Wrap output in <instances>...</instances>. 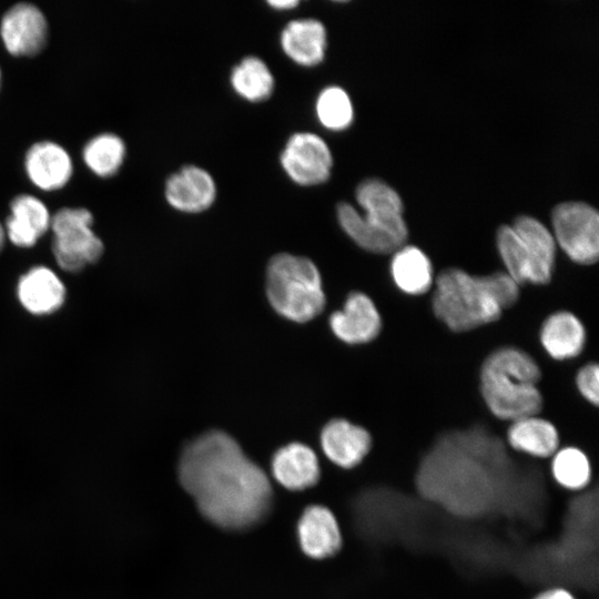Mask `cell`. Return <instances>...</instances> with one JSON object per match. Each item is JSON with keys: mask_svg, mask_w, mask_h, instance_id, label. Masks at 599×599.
Returning a JSON list of instances; mask_svg holds the SVG:
<instances>
[{"mask_svg": "<svg viewBox=\"0 0 599 599\" xmlns=\"http://www.w3.org/2000/svg\"><path fill=\"white\" fill-rule=\"evenodd\" d=\"M92 224L93 216L84 207H62L51 215L52 251L64 271L79 272L101 257L103 243Z\"/></svg>", "mask_w": 599, "mask_h": 599, "instance_id": "cell-8", "label": "cell"}, {"mask_svg": "<svg viewBox=\"0 0 599 599\" xmlns=\"http://www.w3.org/2000/svg\"><path fill=\"white\" fill-rule=\"evenodd\" d=\"M390 273L396 286L409 295L426 293L434 282L429 258L412 245L396 251L390 262Z\"/></svg>", "mask_w": 599, "mask_h": 599, "instance_id": "cell-23", "label": "cell"}, {"mask_svg": "<svg viewBox=\"0 0 599 599\" xmlns=\"http://www.w3.org/2000/svg\"><path fill=\"white\" fill-rule=\"evenodd\" d=\"M82 155L84 163L93 173L109 177L120 170L125 156V145L114 133H100L85 143Z\"/></svg>", "mask_w": 599, "mask_h": 599, "instance_id": "cell-26", "label": "cell"}, {"mask_svg": "<svg viewBox=\"0 0 599 599\" xmlns=\"http://www.w3.org/2000/svg\"><path fill=\"white\" fill-rule=\"evenodd\" d=\"M333 333L347 344H363L377 337L382 319L373 301L361 292L351 293L343 309L329 317Z\"/></svg>", "mask_w": 599, "mask_h": 599, "instance_id": "cell-12", "label": "cell"}, {"mask_svg": "<svg viewBox=\"0 0 599 599\" xmlns=\"http://www.w3.org/2000/svg\"><path fill=\"white\" fill-rule=\"evenodd\" d=\"M540 368L526 352L502 347L493 352L480 369V393L499 419L515 422L536 416L542 407L538 388Z\"/></svg>", "mask_w": 599, "mask_h": 599, "instance_id": "cell-4", "label": "cell"}, {"mask_svg": "<svg viewBox=\"0 0 599 599\" xmlns=\"http://www.w3.org/2000/svg\"><path fill=\"white\" fill-rule=\"evenodd\" d=\"M266 294L283 317L304 323L317 316L325 305L321 274L315 264L288 253L274 255L266 272Z\"/></svg>", "mask_w": 599, "mask_h": 599, "instance_id": "cell-6", "label": "cell"}, {"mask_svg": "<svg viewBox=\"0 0 599 599\" xmlns=\"http://www.w3.org/2000/svg\"><path fill=\"white\" fill-rule=\"evenodd\" d=\"M585 328L570 312H557L547 317L540 329V342L555 359L577 356L583 348Z\"/></svg>", "mask_w": 599, "mask_h": 599, "instance_id": "cell-22", "label": "cell"}, {"mask_svg": "<svg viewBox=\"0 0 599 599\" xmlns=\"http://www.w3.org/2000/svg\"><path fill=\"white\" fill-rule=\"evenodd\" d=\"M51 214L45 204L31 194H19L10 203L6 236L19 247H30L50 229Z\"/></svg>", "mask_w": 599, "mask_h": 599, "instance_id": "cell-18", "label": "cell"}, {"mask_svg": "<svg viewBox=\"0 0 599 599\" xmlns=\"http://www.w3.org/2000/svg\"><path fill=\"white\" fill-rule=\"evenodd\" d=\"M179 479L201 514L224 529L250 528L271 509L266 474L220 430L207 432L184 447Z\"/></svg>", "mask_w": 599, "mask_h": 599, "instance_id": "cell-2", "label": "cell"}, {"mask_svg": "<svg viewBox=\"0 0 599 599\" xmlns=\"http://www.w3.org/2000/svg\"><path fill=\"white\" fill-rule=\"evenodd\" d=\"M506 444L483 427L441 434L419 460L418 493L468 519L536 506L554 486L549 465L515 459Z\"/></svg>", "mask_w": 599, "mask_h": 599, "instance_id": "cell-1", "label": "cell"}, {"mask_svg": "<svg viewBox=\"0 0 599 599\" xmlns=\"http://www.w3.org/2000/svg\"><path fill=\"white\" fill-rule=\"evenodd\" d=\"M552 225L555 241L572 261L585 265L597 262L599 216L593 207L582 202L561 203L554 210Z\"/></svg>", "mask_w": 599, "mask_h": 599, "instance_id": "cell-9", "label": "cell"}, {"mask_svg": "<svg viewBox=\"0 0 599 599\" xmlns=\"http://www.w3.org/2000/svg\"><path fill=\"white\" fill-rule=\"evenodd\" d=\"M18 296L30 313L43 315L57 311L63 304L65 290L51 270L37 266L20 278Z\"/></svg>", "mask_w": 599, "mask_h": 599, "instance_id": "cell-21", "label": "cell"}, {"mask_svg": "<svg viewBox=\"0 0 599 599\" xmlns=\"http://www.w3.org/2000/svg\"><path fill=\"white\" fill-rule=\"evenodd\" d=\"M519 297V285L506 273L476 276L444 270L435 281L433 311L454 332H466L498 319Z\"/></svg>", "mask_w": 599, "mask_h": 599, "instance_id": "cell-3", "label": "cell"}, {"mask_svg": "<svg viewBox=\"0 0 599 599\" xmlns=\"http://www.w3.org/2000/svg\"><path fill=\"white\" fill-rule=\"evenodd\" d=\"M272 474L276 481L286 489L303 490L318 481V459L308 446L292 443L274 454Z\"/></svg>", "mask_w": 599, "mask_h": 599, "instance_id": "cell-19", "label": "cell"}, {"mask_svg": "<svg viewBox=\"0 0 599 599\" xmlns=\"http://www.w3.org/2000/svg\"><path fill=\"white\" fill-rule=\"evenodd\" d=\"M532 599H577L571 591L564 587H552L537 593Z\"/></svg>", "mask_w": 599, "mask_h": 599, "instance_id": "cell-29", "label": "cell"}, {"mask_svg": "<svg viewBox=\"0 0 599 599\" xmlns=\"http://www.w3.org/2000/svg\"><path fill=\"white\" fill-rule=\"evenodd\" d=\"M554 481L565 490L578 493L596 481V469L589 456L577 446L559 448L549 461Z\"/></svg>", "mask_w": 599, "mask_h": 599, "instance_id": "cell-24", "label": "cell"}, {"mask_svg": "<svg viewBox=\"0 0 599 599\" xmlns=\"http://www.w3.org/2000/svg\"><path fill=\"white\" fill-rule=\"evenodd\" d=\"M315 109L322 125L329 130L339 131L352 123V101L339 87L331 85L323 89L317 97Z\"/></svg>", "mask_w": 599, "mask_h": 599, "instance_id": "cell-27", "label": "cell"}, {"mask_svg": "<svg viewBox=\"0 0 599 599\" xmlns=\"http://www.w3.org/2000/svg\"><path fill=\"white\" fill-rule=\"evenodd\" d=\"M497 247L506 273L518 284H546L552 276L554 235L536 219L520 216L497 232Z\"/></svg>", "mask_w": 599, "mask_h": 599, "instance_id": "cell-7", "label": "cell"}, {"mask_svg": "<svg viewBox=\"0 0 599 599\" xmlns=\"http://www.w3.org/2000/svg\"><path fill=\"white\" fill-rule=\"evenodd\" d=\"M0 37L11 54L34 55L47 43V18L35 4L26 1L18 2L2 16Z\"/></svg>", "mask_w": 599, "mask_h": 599, "instance_id": "cell-11", "label": "cell"}, {"mask_svg": "<svg viewBox=\"0 0 599 599\" xmlns=\"http://www.w3.org/2000/svg\"><path fill=\"white\" fill-rule=\"evenodd\" d=\"M281 164L295 183L317 185L329 177L333 156L321 136L312 132H297L287 140Z\"/></svg>", "mask_w": 599, "mask_h": 599, "instance_id": "cell-10", "label": "cell"}, {"mask_svg": "<svg viewBox=\"0 0 599 599\" xmlns=\"http://www.w3.org/2000/svg\"><path fill=\"white\" fill-rule=\"evenodd\" d=\"M370 434L346 419L328 422L321 434L322 449L327 458L344 469L358 466L372 449Z\"/></svg>", "mask_w": 599, "mask_h": 599, "instance_id": "cell-13", "label": "cell"}, {"mask_svg": "<svg viewBox=\"0 0 599 599\" xmlns=\"http://www.w3.org/2000/svg\"><path fill=\"white\" fill-rule=\"evenodd\" d=\"M231 84L234 91L243 99L258 102L272 94L274 78L262 59L250 55L233 68Z\"/></svg>", "mask_w": 599, "mask_h": 599, "instance_id": "cell-25", "label": "cell"}, {"mask_svg": "<svg viewBox=\"0 0 599 599\" xmlns=\"http://www.w3.org/2000/svg\"><path fill=\"white\" fill-rule=\"evenodd\" d=\"M576 384L582 397L595 406L599 402V368L596 363L585 365L576 376Z\"/></svg>", "mask_w": 599, "mask_h": 599, "instance_id": "cell-28", "label": "cell"}, {"mask_svg": "<svg viewBox=\"0 0 599 599\" xmlns=\"http://www.w3.org/2000/svg\"><path fill=\"white\" fill-rule=\"evenodd\" d=\"M24 167L30 181L44 191L63 187L73 172L70 154L53 141L32 144L26 153Z\"/></svg>", "mask_w": 599, "mask_h": 599, "instance_id": "cell-16", "label": "cell"}, {"mask_svg": "<svg viewBox=\"0 0 599 599\" xmlns=\"http://www.w3.org/2000/svg\"><path fill=\"white\" fill-rule=\"evenodd\" d=\"M4 238H6V232L2 224L0 223V251L3 247Z\"/></svg>", "mask_w": 599, "mask_h": 599, "instance_id": "cell-31", "label": "cell"}, {"mask_svg": "<svg viewBox=\"0 0 599 599\" xmlns=\"http://www.w3.org/2000/svg\"><path fill=\"white\" fill-rule=\"evenodd\" d=\"M165 197L172 207L181 212L199 213L213 204L216 185L204 169L185 165L166 180Z\"/></svg>", "mask_w": 599, "mask_h": 599, "instance_id": "cell-15", "label": "cell"}, {"mask_svg": "<svg viewBox=\"0 0 599 599\" xmlns=\"http://www.w3.org/2000/svg\"><path fill=\"white\" fill-rule=\"evenodd\" d=\"M297 535L303 552L314 559L332 557L343 546L338 521L325 506L305 508L298 520Z\"/></svg>", "mask_w": 599, "mask_h": 599, "instance_id": "cell-14", "label": "cell"}, {"mask_svg": "<svg viewBox=\"0 0 599 599\" xmlns=\"http://www.w3.org/2000/svg\"><path fill=\"white\" fill-rule=\"evenodd\" d=\"M267 3L273 7L274 9L278 10H287L293 9L298 4V1L295 0H276V1H267Z\"/></svg>", "mask_w": 599, "mask_h": 599, "instance_id": "cell-30", "label": "cell"}, {"mask_svg": "<svg viewBox=\"0 0 599 599\" xmlns=\"http://www.w3.org/2000/svg\"><path fill=\"white\" fill-rule=\"evenodd\" d=\"M0 82H1V70H0Z\"/></svg>", "mask_w": 599, "mask_h": 599, "instance_id": "cell-32", "label": "cell"}, {"mask_svg": "<svg viewBox=\"0 0 599 599\" xmlns=\"http://www.w3.org/2000/svg\"><path fill=\"white\" fill-rule=\"evenodd\" d=\"M324 24L312 18L288 22L281 33V45L295 63L313 67L322 62L326 50Z\"/></svg>", "mask_w": 599, "mask_h": 599, "instance_id": "cell-20", "label": "cell"}, {"mask_svg": "<svg viewBox=\"0 0 599 599\" xmlns=\"http://www.w3.org/2000/svg\"><path fill=\"white\" fill-rule=\"evenodd\" d=\"M506 443L511 450L539 460L551 458L560 448L555 425L537 415L511 422Z\"/></svg>", "mask_w": 599, "mask_h": 599, "instance_id": "cell-17", "label": "cell"}, {"mask_svg": "<svg viewBox=\"0 0 599 599\" xmlns=\"http://www.w3.org/2000/svg\"><path fill=\"white\" fill-rule=\"evenodd\" d=\"M356 200L364 214L345 202L337 206V219L346 234L373 253L399 250L407 237V227L398 194L383 181L369 179L358 185Z\"/></svg>", "mask_w": 599, "mask_h": 599, "instance_id": "cell-5", "label": "cell"}]
</instances>
